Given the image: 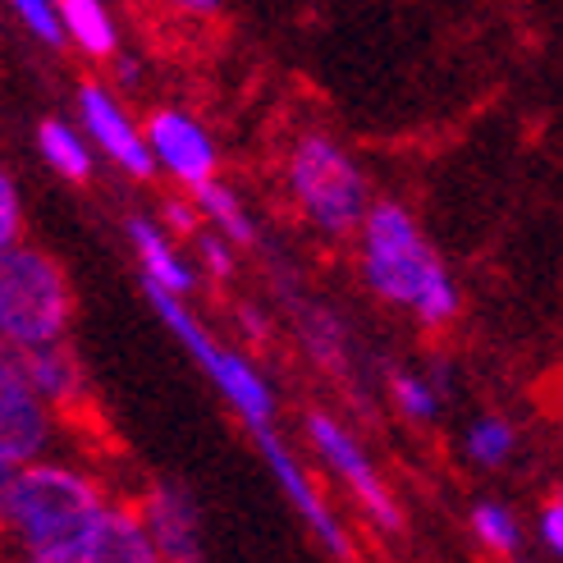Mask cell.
Wrapping results in <instances>:
<instances>
[{
	"label": "cell",
	"mask_w": 563,
	"mask_h": 563,
	"mask_svg": "<svg viewBox=\"0 0 563 563\" xmlns=\"http://www.w3.org/2000/svg\"><path fill=\"white\" fill-rule=\"evenodd\" d=\"M389 404L408 421H435L440 404H444V389L427 372H389Z\"/></svg>",
	"instance_id": "cell-21"
},
{
	"label": "cell",
	"mask_w": 563,
	"mask_h": 563,
	"mask_svg": "<svg viewBox=\"0 0 563 563\" xmlns=\"http://www.w3.org/2000/svg\"><path fill=\"white\" fill-rule=\"evenodd\" d=\"M137 518H143L147 537L156 545V559H175V563L202 559V514H197L188 490L179 486L147 490V499L137 504Z\"/></svg>",
	"instance_id": "cell-11"
},
{
	"label": "cell",
	"mask_w": 563,
	"mask_h": 563,
	"mask_svg": "<svg viewBox=\"0 0 563 563\" xmlns=\"http://www.w3.org/2000/svg\"><path fill=\"white\" fill-rule=\"evenodd\" d=\"M197 247H202V266L216 275V279H230L234 275V243L207 230V234H197Z\"/></svg>",
	"instance_id": "cell-24"
},
{
	"label": "cell",
	"mask_w": 563,
	"mask_h": 563,
	"mask_svg": "<svg viewBox=\"0 0 563 563\" xmlns=\"http://www.w3.org/2000/svg\"><path fill=\"white\" fill-rule=\"evenodd\" d=\"M55 431V412L42 394L27 385L10 349H0V463L23 467L46 454Z\"/></svg>",
	"instance_id": "cell-8"
},
{
	"label": "cell",
	"mask_w": 563,
	"mask_h": 563,
	"mask_svg": "<svg viewBox=\"0 0 563 563\" xmlns=\"http://www.w3.org/2000/svg\"><path fill=\"white\" fill-rule=\"evenodd\" d=\"M463 454H467V463L486 467V472L504 467V463L518 454V431H514V421H504V417H495V412L476 417L472 427H467V435H463Z\"/></svg>",
	"instance_id": "cell-18"
},
{
	"label": "cell",
	"mask_w": 563,
	"mask_h": 563,
	"mask_svg": "<svg viewBox=\"0 0 563 563\" xmlns=\"http://www.w3.org/2000/svg\"><path fill=\"white\" fill-rule=\"evenodd\" d=\"M37 147H42V161L60 179H69V184H88L92 179V143H88V133H78L74 124L42 120L37 124Z\"/></svg>",
	"instance_id": "cell-17"
},
{
	"label": "cell",
	"mask_w": 563,
	"mask_h": 563,
	"mask_svg": "<svg viewBox=\"0 0 563 563\" xmlns=\"http://www.w3.org/2000/svg\"><path fill=\"white\" fill-rule=\"evenodd\" d=\"M537 531H541V545H545L554 559H563V495H554V499L541 504Z\"/></svg>",
	"instance_id": "cell-25"
},
{
	"label": "cell",
	"mask_w": 563,
	"mask_h": 563,
	"mask_svg": "<svg viewBox=\"0 0 563 563\" xmlns=\"http://www.w3.org/2000/svg\"><path fill=\"white\" fill-rule=\"evenodd\" d=\"M243 325H247V334H252V340H262V334H266V321H262L257 312H252V307L243 312Z\"/></svg>",
	"instance_id": "cell-28"
},
{
	"label": "cell",
	"mask_w": 563,
	"mask_h": 563,
	"mask_svg": "<svg viewBox=\"0 0 563 563\" xmlns=\"http://www.w3.org/2000/svg\"><path fill=\"white\" fill-rule=\"evenodd\" d=\"M143 137H147V152L156 161V170H165L175 184H184L188 192L197 184H207V179L220 175L216 137L197 124L188 110H175V106L156 110V115L147 120V129H143Z\"/></svg>",
	"instance_id": "cell-9"
},
{
	"label": "cell",
	"mask_w": 563,
	"mask_h": 563,
	"mask_svg": "<svg viewBox=\"0 0 563 563\" xmlns=\"http://www.w3.org/2000/svg\"><path fill=\"white\" fill-rule=\"evenodd\" d=\"M69 321L74 294L60 262L27 243L0 247V344L33 349L46 340H65Z\"/></svg>",
	"instance_id": "cell-4"
},
{
	"label": "cell",
	"mask_w": 563,
	"mask_h": 563,
	"mask_svg": "<svg viewBox=\"0 0 563 563\" xmlns=\"http://www.w3.org/2000/svg\"><path fill=\"white\" fill-rule=\"evenodd\" d=\"M19 239H23V197L14 175L0 165V247H10Z\"/></svg>",
	"instance_id": "cell-23"
},
{
	"label": "cell",
	"mask_w": 563,
	"mask_h": 563,
	"mask_svg": "<svg viewBox=\"0 0 563 563\" xmlns=\"http://www.w3.org/2000/svg\"><path fill=\"white\" fill-rule=\"evenodd\" d=\"M472 537H476V545H482V550L509 559V554L522 550V518L504 499H476V509H472Z\"/></svg>",
	"instance_id": "cell-19"
},
{
	"label": "cell",
	"mask_w": 563,
	"mask_h": 563,
	"mask_svg": "<svg viewBox=\"0 0 563 563\" xmlns=\"http://www.w3.org/2000/svg\"><path fill=\"white\" fill-rule=\"evenodd\" d=\"M147 298H152V307H156V317L170 325V334L188 349V357H192L197 367L207 372V380L220 389V399L243 417L247 431L275 421V389H271V380H266L257 367H252V357H243V353H234V349H224L220 340H211V330L192 317L188 298L165 294V289H147Z\"/></svg>",
	"instance_id": "cell-5"
},
{
	"label": "cell",
	"mask_w": 563,
	"mask_h": 563,
	"mask_svg": "<svg viewBox=\"0 0 563 563\" xmlns=\"http://www.w3.org/2000/svg\"><path fill=\"white\" fill-rule=\"evenodd\" d=\"M92 563H156V545L147 537L143 518H137V509L110 504L92 541Z\"/></svg>",
	"instance_id": "cell-15"
},
{
	"label": "cell",
	"mask_w": 563,
	"mask_h": 563,
	"mask_svg": "<svg viewBox=\"0 0 563 563\" xmlns=\"http://www.w3.org/2000/svg\"><path fill=\"white\" fill-rule=\"evenodd\" d=\"M353 239H357L362 285L385 307L421 321L427 330H444L459 321L463 294L454 285V275H449L444 257L435 252V243L427 239V230H421L404 202H394V197L372 202Z\"/></svg>",
	"instance_id": "cell-1"
},
{
	"label": "cell",
	"mask_w": 563,
	"mask_h": 563,
	"mask_svg": "<svg viewBox=\"0 0 563 563\" xmlns=\"http://www.w3.org/2000/svg\"><path fill=\"white\" fill-rule=\"evenodd\" d=\"M129 243L137 252V266H143L147 289H165V294H179V298H188L197 289V271L188 266V257L175 247V239L165 234L156 220L133 216L129 220Z\"/></svg>",
	"instance_id": "cell-13"
},
{
	"label": "cell",
	"mask_w": 563,
	"mask_h": 563,
	"mask_svg": "<svg viewBox=\"0 0 563 563\" xmlns=\"http://www.w3.org/2000/svg\"><path fill=\"white\" fill-rule=\"evenodd\" d=\"M285 188L294 211L321 239H353L372 207V188L362 165L330 133H302L285 156Z\"/></svg>",
	"instance_id": "cell-3"
},
{
	"label": "cell",
	"mask_w": 563,
	"mask_h": 563,
	"mask_svg": "<svg viewBox=\"0 0 563 563\" xmlns=\"http://www.w3.org/2000/svg\"><path fill=\"white\" fill-rule=\"evenodd\" d=\"M10 10L23 19V27L33 33L37 42L46 46H60L65 33H60V14H55V0H10Z\"/></svg>",
	"instance_id": "cell-22"
},
{
	"label": "cell",
	"mask_w": 563,
	"mask_h": 563,
	"mask_svg": "<svg viewBox=\"0 0 563 563\" xmlns=\"http://www.w3.org/2000/svg\"><path fill=\"white\" fill-rule=\"evenodd\" d=\"M175 5H179L184 14H216L220 0H175Z\"/></svg>",
	"instance_id": "cell-27"
},
{
	"label": "cell",
	"mask_w": 563,
	"mask_h": 563,
	"mask_svg": "<svg viewBox=\"0 0 563 563\" xmlns=\"http://www.w3.org/2000/svg\"><path fill=\"white\" fill-rule=\"evenodd\" d=\"M78 120H82L88 143L97 152H106L124 175H133V179H152L156 175V161L147 152V137H143V129L129 120V110L115 101V92H106L101 82L78 88Z\"/></svg>",
	"instance_id": "cell-10"
},
{
	"label": "cell",
	"mask_w": 563,
	"mask_h": 563,
	"mask_svg": "<svg viewBox=\"0 0 563 563\" xmlns=\"http://www.w3.org/2000/svg\"><path fill=\"white\" fill-rule=\"evenodd\" d=\"M192 207H197V220H207L216 234H224V239L239 243V247L257 239V224H252V211L243 207V197H239L230 184H220V175L192 188Z\"/></svg>",
	"instance_id": "cell-16"
},
{
	"label": "cell",
	"mask_w": 563,
	"mask_h": 563,
	"mask_svg": "<svg viewBox=\"0 0 563 563\" xmlns=\"http://www.w3.org/2000/svg\"><path fill=\"white\" fill-rule=\"evenodd\" d=\"M302 344L325 372H334V376L349 372V334H344L340 317L325 312V307H307L302 312Z\"/></svg>",
	"instance_id": "cell-20"
},
{
	"label": "cell",
	"mask_w": 563,
	"mask_h": 563,
	"mask_svg": "<svg viewBox=\"0 0 563 563\" xmlns=\"http://www.w3.org/2000/svg\"><path fill=\"white\" fill-rule=\"evenodd\" d=\"M252 440H257V449H262V459H266V467H271V476H275V486L285 490V499L294 504V514L307 522V531L321 541V550L325 554H334V559H353V537H349V527L340 522V514L325 504V495H321V486L307 476V467L298 463V454L294 449L279 440V431H275V421H266V427H252Z\"/></svg>",
	"instance_id": "cell-7"
},
{
	"label": "cell",
	"mask_w": 563,
	"mask_h": 563,
	"mask_svg": "<svg viewBox=\"0 0 563 563\" xmlns=\"http://www.w3.org/2000/svg\"><path fill=\"white\" fill-rule=\"evenodd\" d=\"M307 440H312L317 459L330 467V476H340V486L353 495V504L362 509L372 527H380L385 537H399L404 531V509L394 490L385 486V476L376 472L372 454L357 444V435L344 427L340 417L330 412H307Z\"/></svg>",
	"instance_id": "cell-6"
},
{
	"label": "cell",
	"mask_w": 563,
	"mask_h": 563,
	"mask_svg": "<svg viewBox=\"0 0 563 563\" xmlns=\"http://www.w3.org/2000/svg\"><path fill=\"white\" fill-rule=\"evenodd\" d=\"M10 476H14V467H10V463H0V531H5V499H10Z\"/></svg>",
	"instance_id": "cell-26"
},
{
	"label": "cell",
	"mask_w": 563,
	"mask_h": 563,
	"mask_svg": "<svg viewBox=\"0 0 563 563\" xmlns=\"http://www.w3.org/2000/svg\"><path fill=\"white\" fill-rule=\"evenodd\" d=\"M55 14H60L65 42H74L82 55L110 60V55L120 51V27L110 19L106 0H55Z\"/></svg>",
	"instance_id": "cell-14"
},
{
	"label": "cell",
	"mask_w": 563,
	"mask_h": 563,
	"mask_svg": "<svg viewBox=\"0 0 563 563\" xmlns=\"http://www.w3.org/2000/svg\"><path fill=\"white\" fill-rule=\"evenodd\" d=\"M5 349V344H0ZM19 372L27 376V385H33L42 399L55 408H78L82 404V367L78 357L65 340H46V344H33V349H10Z\"/></svg>",
	"instance_id": "cell-12"
},
{
	"label": "cell",
	"mask_w": 563,
	"mask_h": 563,
	"mask_svg": "<svg viewBox=\"0 0 563 563\" xmlns=\"http://www.w3.org/2000/svg\"><path fill=\"white\" fill-rule=\"evenodd\" d=\"M110 499L88 472L51 463L46 454L14 467L5 499V531L37 563H92V541Z\"/></svg>",
	"instance_id": "cell-2"
}]
</instances>
